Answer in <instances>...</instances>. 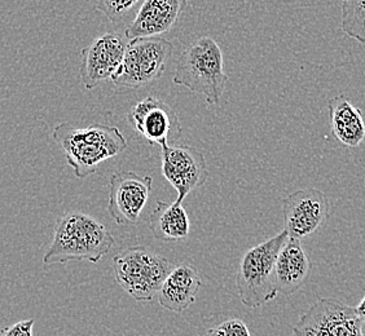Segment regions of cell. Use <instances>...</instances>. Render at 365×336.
Segmentation results:
<instances>
[{
    "label": "cell",
    "instance_id": "1",
    "mask_svg": "<svg viewBox=\"0 0 365 336\" xmlns=\"http://www.w3.org/2000/svg\"><path fill=\"white\" fill-rule=\"evenodd\" d=\"M115 239L95 217L71 211L57 219L53 239L44 253L46 266L69 261L98 263L112 250Z\"/></svg>",
    "mask_w": 365,
    "mask_h": 336
},
{
    "label": "cell",
    "instance_id": "2",
    "mask_svg": "<svg viewBox=\"0 0 365 336\" xmlns=\"http://www.w3.org/2000/svg\"><path fill=\"white\" fill-rule=\"evenodd\" d=\"M52 137L63 149L78 179L95 174L100 164L122 154L127 147L126 139L120 130L106 125L78 128L69 123H60L53 128Z\"/></svg>",
    "mask_w": 365,
    "mask_h": 336
},
{
    "label": "cell",
    "instance_id": "3",
    "mask_svg": "<svg viewBox=\"0 0 365 336\" xmlns=\"http://www.w3.org/2000/svg\"><path fill=\"white\" fill-rule=\"evenodd\" d=\"M174 83L200 95L210 105H219L228 80L223 52L212 38L202 36L182 51L176 63Z\"/></svg>",
    "mask_w": 365,
    "mask_h": 336
},
{
    "label": "cell",
    "instance_id": "4",
    "mask_svg": "<svg viewBox=\"0 0 365 336\" xmlns=\"http://www.w3.org/2000/svg\"><path fill=\"white\" fill-rule=\"evenodd\" d=\"M288 239V233L280 231L272 238L254 246L242 256L236 275V288L240 300L246 307L260 308L277 296L274 266Z\"/></svg>",
    "mask_w": 365,
    "mask_h": 336
},
{
    "label": "cell",
    "instance_id": "5",
    "mask_svg": "<svg viewBox=\"0 0 365 336\" xmlns=\"http://www.w3.org/2000/svg\"><path fill=\"white\" fill-rule=\"evenodd\" d=\"M175 266L145 246L128 247L113 258L115 280L135 300L152 301Z\"/></svg>",
    "mask_w": 365,
    "mask_h": 336
},
{
    "label": "cell",
    "instance_id": "6",
    "mask_svg": "<svg viewBox=\"0 0 365 336\" xmlns=\"http://www.w3.org/2000/svg\"><path fill=\"white\" fill-rule=\"evenodd\" d=\"M174 46L168 39L145 38L127 44L120 70L112 78L117 87L138 90L155 82L166 70Z\"/></svg>",
    "mask_w": 365,
    "mask_h": 336
},
{
    "label": "cell",
    "instance_id": "7",
    "mask_svg": "<svg viewBox=\"0 0 365 336\" xmlns=\"http://www.w3.org/2000/svg\"><path fill=\"white\" fill-rule=\"evenodd\" d=\"M292 336H364L355 308L336 299H319L299 318Z\"/></svg>",
    "mask_w": 365,
    "mask_h": 336
},
{
    "label": "cell",
    "instance_id": "8",
    "mask_svg": "<svg viewBox=\"0 0 365 336\" xmlns=\"http://www.w3.org/2000/svg\"><path fill=\"white\" fill-rule=\"evenodd\" d=\"M330 204L328 196L315 188L297 190L282 199L284 231L289 238L301 239L319 231L328 220Z\"/></svg>",
    "mask_w": 365,
    "mask_h": 336
},
{
    "label": "cell",
    "instance_id": "9",
    "mask_svg": "<svg viewBox=\"0 0 365 336\" xmlns=\"http://www.w3.org/2000/svg\"><path fill=\"white\" fill-rule=\"evenodd\" d=\"M153 179L133 171H117L109 182L108 211L118 225L136 224L152 190Z\"/></svg>",
    "mask_w": 365,
    "mask_h": 336
},
{
    "label": "cell",
    "instance_id": "10",
    "mask_svg": "<svg viewBox=\"0 0 365 336\" xmlns=\"http://www.w3.org/2000/svg\"><path fill=\"white\" fill-rule=\"evenodd\" d=\"M162 174L178 191L176 202L182 204L192 190L202 187L209 179L205 155L196 147H161Z\"/></svg>",
    "mask_w": 365,
    "mask_h": 336
},
{
    "label": "cell",
    "instance_id": "11",
    "mask_svg": "<svg viewBox=\"0 0 365 336\" xmlns=\"http://www.w3.org/2000/svg\"><path fill=\"white\" fill-rule=\"evenodd\" d=\"M127 120L149 144L171 145L179 140L182 125L175 110L155 96H148L130 110Z\"/></svg>",
    "mask_w": 365,
    "mask_h": 336
},
{
    "label": "cell",
    "instance_id": "12",
    "mask_svg": "<svg viewBox=\"0 0 365 336\" xmlns=\"http://www.w3.org/2000/svg\"><path fill=\"white\" fill-rule=\"evenodd\" d=\"M127 43L115 33H106L87 46L81 56V80L86 90H93L98 84L117 74L125 57Z\"/></svg>",
    "mask_w": 365,
    "mask_h": 336
},
{
    "label": "cell",
    "instance_id": "13",
    "mask_svg": "<svg viewBox=\"0 0 365 336\" xmlns=\"http://www.w3.org/2000/svg\"><path fill=\"white\" fill-rule=\"evenodd\" d=\"M185 7V0H145L134 21L125 30V36L131 42L168 33L175 26Z\"/></svg>",
    "mask_w": 365,
    "mask_h": 336
},
{
    "label": "cell",
    "instance_id": "14",
    "mask_svg": "<svg viewBox=\"0 0 365 336\" xmlns=\"http://www.w3.org/2000/svg\"><path fill=\"white\" fill-rule=\"evenodd\" d=\"M312 264L299 239L289 238L274 266L277 294L292 295L309 280Z\"/></svg>",
    "mask_w": 365,
    "mask_h": 336
},
{
    "label": "cell",
    "instance_id": "15",
    "mask_svg": "<svg viewBox=\"0 0 365 336\" xmlns=\"http://www.w3.org/2000/svg\"><path fill=\"white\" fill-rule=\"evenodd\" d=\"M202 286V278L195 266L180 264L170 272L158 291V303L162 308L175 313L190 307L196 300L197 294Z\"/></svg>",
    "mask_w": 365,
    "mask_h": 336
},
{
    "label": "cell",
    "instance_id": "16",
    "mask_svg": "<svg viewBox=\"0 0 365 336\" xmlns=\"http://www.w3.org/2000/svg\"><path fill=\"white\" fill-rule=\"evenodd\" d=\"M328 106L333 136L344 147L361 145L365 140V123L361 110L344 95L330 98Z\"/></svg>",
    "mask_w": 365,
    "mask_h": 336
},
{
    "label": "cell",
    "instance_id": "17",
    "mask_svg": "<svg viewBox=\"0 0 365 336\" xmlns=\"http://www.w3.org/2000/svg\"><path fill=\"white\" fill-rule=\"evenodd\" d=\"M149 228L155 238L162 242H178L190 234V216L182 204L160 201L150 215Z\"/></svg>",
    "mask_w": 365,
    "mask_h": 336
},
{
    "label": "cell",
    "instance_id": "18",
    "mask_svg": "<svg viewBox=\"0 0 365 336\" xmlns=\"http://www.w3.org/2000/svg\"><path fill=\"white\" fill-rule=\"evenodd\" d=\"M341 28L347 36L365 44V0H344Z\"/></svg>",
    "mask_w": 365,
    "mask_h": 336
},
{
    "label": "cell",
    "instance_id": "19",
    "mask_svg": "<svg viewBox=\"0 0 365 336\" xmlns=\"http://www.w3.org/2000/svg\"><path fill=\"white\" fill-rule=\"evenodd\" d=\"M138 0H130V1H100L98 8L106 14V17L112 22H117L122 20L135 6H138Z\"/></svg>",
    "mask_w": 365,
    "mask_h": 336
},
{
    "label": "cell",
    "instance_id": "20",
    "mask_svg": "<svg viewBox=\"0 0 365 336\" xmlns=\"http://www.w3.org/2000/svg\"><path fill=\"white\" fill-rule=\"evenodd\" d=\"M204 336H252V334L244 321L235 318L207 330Z\"/></svg>",
    "mask_w": 365,
    "mask_h": 336
},
{
    "label": "cell",
    "instance_id": "21",
    "mask_svg": "<svg viewBox=\"0 0 365 336\" xmlns=\"http://www.w3.org/2000/svg\"><path fill=\"white\" fill-rule=\"evenodd\" d=\"M33 327H34V320L19 321L14 325L0 330V336H34Z\"/></svg>",
    "mask_w": 365,
    "mask_h": 336
},
{
    "label": "cell",
    "instance_id": "22",
    "mask_svg": "<svg viewBox=\"0 0 365 336\" xmlns=\"http://www.w3.org/2000/svg\"><path fill=\"white\" fill-rule=\"evenodd\" d=\"M355 312L358 315L360 322L363 323V326H365V295L361 301L355 307Z\"/></svg>",
    "mask_w": 365,
    "mask_h": 336
}]
</instances>
